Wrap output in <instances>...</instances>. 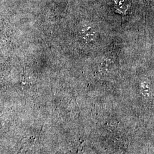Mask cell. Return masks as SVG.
<instances>
[{
  "mask_svg": "<svg viewBox=\"0 0 154 154\" xmlns=\"http://www.w3.org/2000/svg\"><path fill=\"white\" fill-rule=\"evenodd\" d=\"M79 33L83 40L86 42H90L93 40L95 36V32L93 30V26L84 25L79 29Z\"/></svg>",
  "mask_w": 154,
  "mask_h": 154,
  "instance_id": "obj_1",
  "label": "cell"
},
{
  "mask_svg": "<svg viewBox=\"0 0 154 154\" xmlns=\"http://www.w3.org/2000/svg\"><path fill=\"white\" fill-rule=\"evenodd\" d=\"M131 4V0H116L115 9L121 14H125Z\"/></svg>",
  "mask_w": 154,
  "mask_h": 154,
  "instance_id": "obj_2",
  "label": "cell"
}]
</instances>
